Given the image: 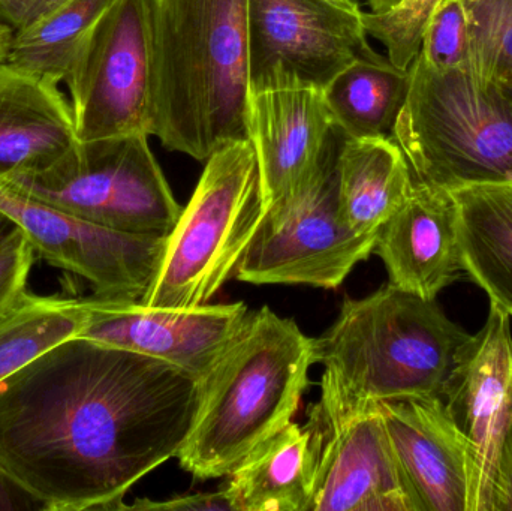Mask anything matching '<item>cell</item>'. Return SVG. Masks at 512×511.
<instances>
[{"mask_svg":"<svg viewBox=\"0 0 512 511\" xmlns=\"http://www.w3.org/2000/svg\"><path fill=\"white\" fill-rule=\"evenodd\" d=\"M201 393L164 360L66 339L0 383V470L44 511L120 510L177 458Z\"/></svg>","mask_w":512,"mask_h":511,"instance_id":"obj_1","label":"cell"},{"mask_svg":"<svg viewBox=\"0 0 512 511\" xmlns=\"http://www.w3.org/2000/svg\"><path fill=\"white\" fill-rule=\"evenodd\" d=\"M153 135L206 162L249 140V0H146Z\"/></svg>","mask_w":512,"mask_h":511,"instance_id":"obj_2","label":"cell"},{"mask_svg":"<svg viewBox=\"0 0 512 511\" xmlns=\"http://www.w3.org/2000/svg\"><path fill=\"white\" fill-rule=\"evenodd\" d=\"M436 300L391 284L346 297L336 321L315 339L324 366L325 410L354 411L408 398H442L457 351L469 339Z\"/></svg>","mask_w":512,"mask_h":511,"instance_id":"obj_3","label":"cell"},{"mask_svg":"<svg viewBox=\"0 0 512 511\" xmlns=\"http://www.w3.org/2000/svg\"><path fill=\"white\" fill-rule=\"evenodd\" d=\"M316 363L315 339L268 306L251 312L212 371L180 467L195 479L227 477L243 459L292 422Z\"/></svg>","mask_w":512,"mask_h":511,"instance_id":"obj_4","label":"cell"},{"mask_svg":"<svg viewBox=\"0 0 512 511\" xmlns=\"http://www.w3.org/2000/svg\"><path fill=\"white\" fill-rule=\"evenodd\" d=\"M393 135L415 182L453 192L512 183V89L417 54Z\"/></svg>","mask_w":512,"mask_h":511,"instance_id":"obj_5","label":"cell"},{"mask_svg":"<svg viewBox=\"0 0 512 511\" xmlns=\"http://www.w3.org/2000/svg\"><path fill=\"white\" fill-rule=\"evenodd\" d=\"M264 215L252 141H234L216 150L168 234L161 269L143 303L170 309L209 303L234 276Z\"/></svg>","mask_w":512,"mask_h":511,"instance_id":"obj_6","label":"cell"},{"mask_svg":"<svg viewBox=\"0 0 512 511\" xmlns=\"http://www.w3.org/2000/svg\"><path fill=\"white\" fill-rule=\"evenodd\" d=\"M5 180L66 215L123 233L167 237L183 210L147 135L77 140L44 170Z\"/></svg>","mask_w":512,"mask_h":511,"instance_id":"obj_7","label":"cell"},{"mask_svg":"<svg viewBox=\"0 0 512 511\" xmlns=\"http://www.w3.org/2000/svg\"><path fill=\"white\" fill-rule=\"evenodd\" d=\"M65 84L78 141L153 135L152 36L146 0H116L110 6Z\"/></svg>","mask_w":512,"mask_h":511,"instance_id":"obj_8","label":"cell"},{"mask_svg":"<svg viewBox=\"0 0 512 511\" xmlns=\"http://www.w3.org/2000/svg\"><path fill=\"white\" fill-rule=\"evenodd\" d=\"M376 234L351 230L337 212L336 165L309 191L265 212L237 264L239 281L336 290L375 252Z\"/></svg>","mask_w":512,"mask_h":511,"instance_id":"obj_9","label":"cell"},{"mask_svg":"<svg viewBox=\"0 0 512 511\" xmlns=\"http://www.w3.org/2000/svg\"><path fill=\"white\" fill-rule=\"evenodd\" d=\"M0 210L57 269L86 282L92 297L143 302L156 281L167 237L123 233L66 215L0 177Z\"/></svg>","mask_w":512,"mask_h":511,"instance_id":"obj_10","label":"cell"},{"mask_svg":"<svg viewBox=\"0 0 512 511\" xmlns=\"http://www.w3.org/2000/svg\"><path fill=\"white\" fill-rule=\"evenodd\" d=\"M363 12L327 0H249V87L300 83L324 90L372 54Z\"/></svg>","mask_w":512,"mask_h":511,"instance_id":"obj_11","label":"cell"},{"mask_svg":"<svg viewBox=\"0 0 512 511\" xmlns=\"http://www.w3.org/2000/svg\"><path fill=\"white\" fill-rule=\"evenodd\" d=\"M309 511H418L385 431L378 404L354 411L313 404Z\"/></svg>","mask_w":512,"mask_h":511,"instance_id":"obj_12","label":"cell"},{"mask_svg":"<svg viewBox=\"0 0 512 511\" xmlns=\"http://www.w3.org/2000/svg\"><path fill=\"white\" fill-rule=\"evenodd\" d=\"M249 140L261 173L265 212L309 191L336 165L343 135L324 90L291 83L249 95Z\"/></svg>","mask_w":512,"mask_h":511,"instance_id":"obj_13","label":"cell"},{"mask_svg":"<svg viewBox=\"0 0 512 511\" xmlns=\"http://www.w3.org/2000/svg\"><path fill=\"white\" fill-rule=\"evenodd\" d=\"M442 399L468 443L469 511H490L499 450L512 414V327L507 312L490 305L480 332L457 351Z\"/></svg>","mask_w":512,"mask_h":511,"instance_id":"obj_14","label":"cell"},{"mask_svg":"<svg viewBox=\"0 0 512 511\" xmlns=\"http://www.w3.org/2000/svg\"><path fill=\"white\" fill-rule=\"evenodd\" d=\"M249 314L243 302L170 309L90 297L77 338L164 360L203 380Z\"/></svg>","mask_w":512,"mask_h":511,"instance_id":"obj_15","label":"cell"},{"mask_svg":"<svg viewBox=\"0 0 512 511\" xmlns=\"http://www.w3.org/2000/svg\"><path fill=\"white\" fill-rule=\"evenodd\" d=\"M378 407L418 511H469L471 456L444 399H399Z\"/></svg>","mask_w":512,"mask_h":511,"instance_id":"obj_16","label":"cell"},{"mask_svg":"<svg viewBox=\"0 0 512 511\" xmlns=\"http://www.w3.org/2000/svg\"><path fill=\"white\" fill-rule=\"evenodd\" d=\"M373 254L384 263L388 284L436 300L465 275L450 192L415 182L408 200L379 230Z\"/></svg>","mask_w":512,"mask_h":511,"instance_id":"obj_17","label":"cell"},{"mask_svg":"<svg viewBox=\"0 0 512 511\" xmlns=\"http://www.w3.org/2000/svg\"><path fill=\"white\" fill-rule=\"evenodd\" d=\"M75 141L71 102L59 84L0 63V177L44 170Z\"/></svg>","mask_w":512,"mask_h":511,"instance_id":"obj_18","label":"cell"},{"mask_svg":"<svg viewBox=\"0 0 512 511\" xmlns=\"http://www.w3.org/2000/svg\"><path fill=\"white\" fill-rule=\"evenodd\" d=\"M414 176L393 137L346 138L336 159L337 212L351 230L376 234L408 200Z\"/></svg>","mask_w":512,"mask_h":511,"instance_id":"obj_19","label":"cell"},{"mask_svg":"<svg viewBox=\"0 0 512 511\" xmlns=\"http://www.w3.org/2000/svg\"><path fill=\"white\" fill-rule=\"evenodd\" d=\"M450 194L463 272L512 318V183Z\"/></svg>","mask_w":512,"mask_h":511,"instance_id":"obj_20","label":"cell"},{"mask_svg":"<svg viewBox=\"0 0 512 511\" xmlns=\"http://www.w3.org/2000/svg\"><path fill=\"white\" fill-rule=\"evenodd\" d=\"M313 473L310 431L291 422L228 474L225 492L233 511H309Z\"/></svg>","mask_w":512,"mask_h":511,"instance_id":"obj_21","label":"cell"},{"mask_svg":"<svg viewBox=\"0 0 512 511\" xmlns=\"http://www.w3.org/2000/svg\"><path fill=\"white\" fill-rule=\"evenodd\" d=\"M409 84V69L373 51L339 72L325 87L324 98L343 137H390Z\"/></svg>","mask_w":512,"mask_h":511,"instance_id":"obj_22","label":"cell"},{"mask_svg":"<svg viewBox=\"0 0 512 511\" xmlns=\"http://www.w3.org/2000/svg\"><path fill=\"white\" fill-rule=\"evenodd\" d=\"M116 0H66L14 33L6 62L54 84L66 83L99 21Z\"/></svg>","mask_w":512,"mask_h":511,"instance_id":"obj_23","label":"cell"},{"mask_svg":"<svg viewBox=\"0 0 512 511\" xmlns=\"http://www.w3.org/2000/svg\"><path fill=\"white\" fill-rule=\"evenodd\" d=\"M86 299L24 293L0 314V383L45 351L77 338Z\"/></svg>","mask_w":512,"mask_h":511,"instance_id":"obj_24","label":"cell"},{"mask_svg":"<svg viewBox=\"0 0 512 511\" xmlns=\"http://www.w3.org/2000/svg\"><path fill=\"white\" fill-rule=\"evenodd\" d=\"M469 14L463 68L512 89V0H463Z\"/></svg>","mask_w":512,"mask_h":511,"instance_id":"obj_25","label":"cell"},{"mask_svg":"<svg viewBox=\"0 0 512 511\" xmlns=\"http://www.w3.org/2000/svg\"><path fill=\"white\" fill-rule=\"evenodd\" d=\"M442 0H402L385 14L363 12L367 35L378 39L388 51V59L402 69H409L420 53L429 18Z\"/></svg>","mask_w":512,"mask_h":511,"instance_id":"obj_26","label":"cell"},{"mask_svg":"<svg viewBox=\"0 0 512 511\" xmlns=\"http://www.w3.org/2000/svg\"><path fill=\"white\" fill-rule=\"evenodd\" d=\"M469 14L463 0H442L429 18L420 56L435 69L463 68L468 57Z\"/></svg>","mask_w":512,"mask_h":511,"instance_id":"obj_27","label":"cell"},{"mask_svg":"<svg viewBox=\"0 0 512 511\" xmlns=\"http://www.w3.org/2000/svg\"><path fill=\"white\" fill-rule=\"evenodd\" d=\"M35 257V248L21 230L0 246V314L26 293Z\"/></svg>","mask_w":512,"mask_h":511,"instance_id":"obj_28","label":"cell"},{"mask_svg":"<svg viewBox=\"0 0 512 511\" xmlns=\"http://www.w3.org/2000/svg\"><path fill=\"white\" fill-rule=\"evenodd\" d=\"M120 510H164V511H233L225 489L216 492H198L167 501L140 500L132 506L122 504Z\"/></svg>","mask_w":512,"mask_h":511,"instance_id":"obj_29","label":"cell"},{"mask_svg":"<svg viewBox=\"0 0 512 511\" xmlns=\"http://www.w3.org/2000/svg\"><path fill=\"white\" fill-rule=\"evenodd\" d=\"M66 0H0V23L21 32L50 14Z\"/></svg>","mask_w":512,"mask_h":511,"instance_id":"obj_30","label":"cell"},{"mask_svg":"<svg viewBox=\"0 0 512 511\" xmlns=\"http://www.w3.org/2000/svg\"><path fill=\"white\" fill-rule=\"evenodd\" d=\"M490 511H512V414L499 450Z\"/></svg>","mask_w":512,"mask_h":511,"instance_id":"obj_31","label":"cell"},{"mask_svg":"<svg viewBox=\"0 0 512 511\" xmlns=\"http://www.w3.org/2000/svg\"><path fill=\"white\" fill-rule=\"evenodd\" d=\"M42 510L44 506L0 470V511Z\"/></svg>","mask_w":512,"mask_h":511,"instance_id":"obj_32","label":"cell"},{"mask_svg":"<svg viewBox=\"0 0 512 511\" xmlns=\"http://www.w3.org/2000/svg\"><path fill=\"white\" fill-rule=\"evenodd\" d=\"M18 230H20L18 225L15 224L8 215H5V213L0 210V246H2L3 243L8 242V240L11 239Z\"/></svg>","mask_w":512,"mask_h":511,"instance_id":"obj_33","label":"cell"},{"mask_svg":"<svg viewBox=\"0 0 512 511\" xmlns=\"http://www.w3.org/2000/svg\"><path fill=\"white\" fill-rule=\"evenodd\" d=\"M12 35H14V33H12L8 27L0 23V63L6 62V59H8Z\"/></svg>","mask_w":512,"mask_h":511,"instance_id":"obj_34","label":"cell"},{"mask_svg":"<svg viewBox=\"0 0 512 511\" xmlns=\"http://www.w3.org/2000/svg\"><path fill=\"white\" fill-rule=\"evenodd\" d=\"M400 2H402V0H367L373 14H385V12L396 8Z\"/></svg>","mask_w":512,"mask_h":511,"instance_id":"obj_35","label":"cell"},{"mask_svg":"<svg viewBox=\"0 0 512 511\" xmlns=\"http://www.w3.org/2000/svg\"><path fill=\"white\" fill-rule=\"evenodd\" d=\"M327 2L337 6V8L345 9V11L351 12V14H361L363 12L355 0H327Z\"/></svg>","mask_w":512,"mask_h":511,"instance_id":"obj_36","label":"cell"}]
</instances>
